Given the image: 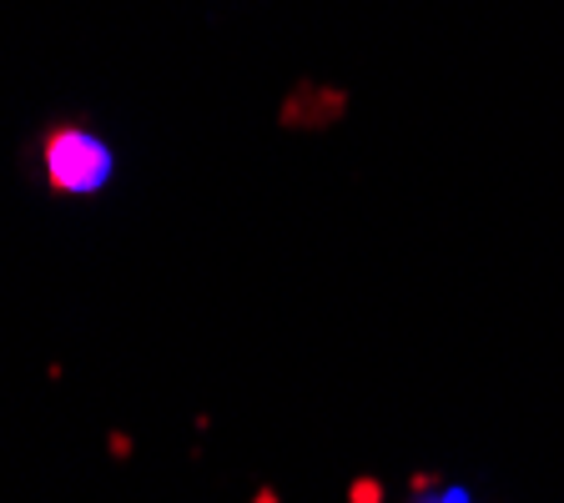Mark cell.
Segmentation results:
<instances>
[{
    "label": "cell",
    "instance_id": "3",
    "mask_svg": "<svg viewBox=\"0 0 564 503\" xmlns=\"http://www.w3.org/2000/svg\"><path fill=\"white\" fill-rule=\"evenodd\" d=\"M131 448H137V444H131V434H121V428H111V434H106V453H111V458H131Z\"/></svg>",
    "mask_w": 564,
    "mask_h": 503
},
{
    "label": "cell",
    "instance_id": "2",
    "mask_svg": "<svg viewBox=\"0 0 564 503\" xmlns=\"http://www.w3.org/2000/svg\"><path fill=\"white\" fill-rule=\"evenodd\" d=\"M348 503H383V483H378V479H358L348 489Z\"/></svg>",
    "mask_w": 564,
    "mask_h": 503
},
{
    "label": "cell",
    "instance_id": "1",
    "mask_svg": "<svg viewBox=\"0 0 564 503\" xmlns=\"http://www.w3.org/2000/svg\"><path fill=\"white\" fill-rule=\"evenodd\" d=\"M41 176L56 197H96L117 176V156L96 131L76 121H56L41 136Z\"/></svg>",
    "mask_w": 564,
    "mask_h": 503
},
{
    "label": "cell",
    "instance_id": "4",
    "mask_svg": "<svg viewBox=\"0 0 564 503\" xmlns=\"http://www.w3.org/2000/svg\"><path fill=\"white\" fill-rule=\"evenodd\" d=\"M252 503H282V499L272 489H258V499H252Z\"/></svg>",
    "mask_w": 564,
    "mask_h": 503
}]
</instances>
